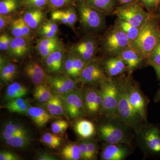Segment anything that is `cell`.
<instances>
[{"mask_svg":"<svg viewBox=\"0 0 160 160\" xmlns=\"http://www.w3.org/2000/svg\"><path fill=\"white\" fill-rule=\"evenodd\" d=\"M17 66L7 58L1 55L0 57V78L1 82L7 84L10 82L17 75Z\"/></svg>","mask_w":160,"mask_h":160,"instance_id":"obj_20","label":"cell"},{"mask_svg":"<svg viewBox=\"0 0 160 160\" xmlns=\"http://www.w3.org/2000/svg\"><path fill=\"white\" fill-rule=\"evenodd\" d=\"M22 8L20 0H0V14L14 15Z\"/></svg>","mask_w":160,"mask_h":160,"instance_id":"obj_32","label":"cell"},{"mask_svg":"<svg viewBox=\"0 0 160 160\" xmlns=\"http://www.w3.org/2000/svg\"><path fill=\"white\" fill-rule=\"evenodd\" d=\"M103 113L109 117L117 116L118 88L116 80L107 77L100 83Z\"/></svg>","mask_w":160,"mask_h":160,"instance_id":"obj_5","label":"cell"},{"mask_svg":"<svg viewBox=\"0 0 160 160\" xmlns=\"http://www.w3.org/2000/svg\"><path fill=\"white\" fill-rule=\"evenodd\" d=\"M146 61L152 66H160V39Z\"/></svg>","mask_w":160,"mask_h":160,"instance_id":"obj_41","label":"cell"},{"mask_svg":"<svg viewBox=\"0 0 160 160\" xmlns=\"http://www.w3.org/2000/svg\"><path fill=\"white\" fill-rule=\"evenodd\" d=\"M99 42L100 49L105 56H118L130 43L127 35L114 25L106 29Z\"/></svg>","mask_w":160,"mask_h":160,"instance_id":"obj_4","label":"cell"},{"mask_svg":"<svg viewBox=\"0 0 160 160\" xmlns=\"http://www.w3.org/2000/svg\"><path fill=\"white\" fill-rule=\"evenodd\" d=\"M83 2L90 7L102 12L107 16L113 14L118 6L116 0H85Z\"/></svg>","mask_w":160,"mask_h":160,"instance_id":"obj_25","label":"cell"},{"mask_svg":"<svg viewBox=\"0 0 160 160\" xmlns=\"http://www.w3.org/2000/svg\"><path fill=\"white\" fill-rule=\"evenodd\" d=\"M119 144H109L103 149L101 154L104 160H122L126 158L129 151L125 146Z\"/></svg>","mask_w":160,"mask_h":160,"instance_id":"obj_21","label":"cell"},{"mask_svg":"<svg viewBox=\"0 0 160 160\" xmlns=\"http://www.w3.org/2000/svg\"><path fill=\"white\" fill-rule=\"evenodd\" d=\"M157 99L158 100H160V89L158 92V93L157 96Z\"/></svg>","mask_w":160,"mask_h":160,"instance_id":"obj_58","label":"cell"},{"mask_svg":"<svg viewBox=\"0 0 160 160\" xmlns=\"http://www.w3.org/2000/svg\"><path fill=\"white\" fill-rule=\"evenodd\" d=\"M13 37L6 33H2L0 36V50L1 51H7L9 49Z\"/></svg>","mask_w":160,"mask_h":160,"instance_id":"obj_50","label":"cell"},{"mask_svg":"<svg viewBox=\"0 0 160 160\" xmlns=\"http://www.w3.org/2000/svg\"><path fill=\"white\" fill-rule=\"evenodd\" d=\"M79 145L82 153V159L89 160V152L86 139H84V140L81 141Z\"/></svg>","mask_w":160,"mask_h":160,"instance_id":"obj_53","label":"cell"},{"mask_svg":"<svg viewBox=\"0 0 160 160\" xmlns=\"http://www.w3.org/2000/svg\"><path fill=\"white\" fill-rule=\"evenodd\" d=\"M128 96L129 102L136 112L142 120H146L145 101L137 87L133 86L131 80L128 78Z\"/></svg>","mask_w":160,"mask_h":160,"instance_id":"obj_14","label":"cell"},{"mask_svg":"<svg viewBox=\"0 0 160 160\" xmlns=\"http://www.w3.org/2000/svg\"><path fill=\"white\" fill-rule=\"evenodd\" d=\"M75 6L80 25L84 31L96 34L105 29L106 13L81 1H77Z\"/></svg>","mask_w":160,"mask_h":160,"instance_id":"obj_3","label":"cell"},{"mask_svg":"<svg viewBox=\"0 0 160 160\" xmlns=\"http://www.w3.org/2000/svg\"><path fill=\"white\" fill-rule=\"evenodd\" d=\"M144 140L147 148L155 153L160 152V131L157 127H149L144 134Z\"/></svg>","mask_w":160,"mask_h":160,"instance_id":"obj_23","label":"cell"},{"mask_svg":"<svg viewBox=\"0 0 160 160\" xmlns=\"http://www.w3.org/2000/svg\"><path fill=\"white\" fill-rule=\"evenodd\" d=\"M38 160H57L58 158L54 155L48 152H42L38 155L37 158Z\"/></svg>","mask_w":160,"mask_h":160,"instance_id":"obj_54","label":"cell"},{"mask_svg":"<svg viewBox=\"0 0 160 160\" xmlns=\"http://www.w3.org/2000/svg\"><path fill=\"white\" fill-rule=\"evenodd\" d=\"M22 17L35 33L47 20V14L44 9L40 8L26 9Z\"/></svg>","mask_w":160,"mask_h":160,"instance_id":"obj_15","label":"cell"},{"mask_svg":"<svg viewBox=\"0 0 160 160\" xmlns=\"http://www.w3.org/2000/svg\"><path fill=\"white\" fill-rule=\"evenodd\" d=\"M48 83L44 82L38 85L35 89L33 96L35 99L39 102L46 103L49 101L53 95L50 85Z\"/></svg>","mask_w":160,"mask_h":160,"instance_id":"obj_31","label":"cell"},{"mask_svg":"<svg viewBox=\"0 0 160 160\" xmlns=\"http://www.w3.org/2000/svg\"><path fill=\"white\" fill-rule=\"evenodd\" d=\"M86 140L89 152V160L95 159L98 151L96 143L92 140Z\"/></svg>","mask_w":160,"mask_h":160,"instance_id":"obj_51","label":"cell"},{"mask_svg":"<svg viewBox=\"0 0 160 160\" xmlns=\"http://www.w3.org/2000/svg\"><path fill=\"white\" fill-rule=\"evenodd\" d=\"M102 60L108 78H112L128 71L126 63L118 56H105Z\"/></svg>","mask_w":160,"mask_h":160,"instance_id":"obj_16","label":"cell"},{"mask_svg":"<svg viewBox=\"0 0 160 160\" xmlns=\"http://www.w3.org/2000/svg\"><path fill=\"white\" fill-rule=\"evenodd\" d=\"M42 141L49 148L55 149L61 145L62 139L57 134L46 132L42 137Z\"/></svg>","mask_w":160,"mask_h":160,"instance_id":"obj_38","label":"cell"},{"mask_svg":"<svg viewBox=\"0 0 160 160\" xmlns=\"http://www.w3.org/2000/svg\"><path fill=\"white\" fill-rule=\"evenodd\" d=\"M30 106L28 100L21 98L7 102L5 108L12 112L27 114Z\"/></svg>","mask_w":160,"mask_h":160,"instance_id":"obj_27","label":"cell"},{"mask_svg":"<svg viewBox=\"0 0 160 160\" xmlns=\"http://www.w3.org/2000/svg\"><path fill=\"white\" fill-rule=\"evenodd\" d=\"M9 28L10 33L13 37L24 38L20 24V17L15 19L10 24Z\"/></svg>","mask_w":160,"mask_h":160,"instance_id":"obj_44","label":"cell"},{"mask_svg":"<svg viewBox=\"0 0 160 160\" xmlns=\"http://www.w3.org/2000/svg\"><path fill=\"white\" fill-rule=\"evenodd\" d=\"M66 51L64 45L44 59L46 71L50 74H61L63 72L64 59Z\"/></svg>","mask_w":160,"mask_h":160,"instance_id":"obj_12","label":"cell"},{"mask_svg":"<svg viewBox=\"0 0 160 160\" xmlns=\"http://www.w3.org/2000/svg\"><path fill=\"white\" fill-rule=\"evenodd\" d=\"M24 71L33 84L38 85L46 82L47 75L42 67L36 61L32 60L26 63L24 66Z\"/></svg>","mask_w":160,"mask_h":160,"instance_id":"obj_19","label":"cell"},{"mask_svg":"<svg viewBox=\"0 0 160 160\" xmlns=\"http://www.w3.org/2000/svg\"><path fill=\"white\" fill-rule=\"evenodd\" d=\"M20 158L17 155L9 150H2L0 152L1 160H18Z\"/></svg>","mask_w":160,"mask_h":160,"instance_id":"obj_52","label":"cell"},{"mask_svg":"<svg viewBox=\"0 0 160 160\" xmlns=\"http://www.w3.org/2000/svg\"><path fill=\"white\" fill-rule=\"evenodd\" d=\"M46 82L60 94H65L69 92L67 88L64 86L61 80L58 78L57 75H47Z\"/></svg>","mask_w":160,"mask_h":160,"instance_id":"obj_36","label":"cell"},{"mask_svg":"<svg viewBox=\"0 0 160 160\" xmlns=\"http://www.w3.org/2000/svg\"><path fill=\"white\" fill-rule=\"evenodd\" d=\"M118 6H124L131 3L139 2V0H116Z\"/></svg>","mask_w":160,"mask_h":160,"instance_id":"obj_55","label":"cell"},{"mask_svg":"<svg viewBox=\"0 0 160 160\" xmlns=\"http://www.w3.org/2000/svg\"><path fill=\"white\" fill-rule=\"evenodd\" d=\"M126 63L128 72L130 75L137 69L144 61H146L135 49L129 46L118 55Z\"/></svg>","mask_w":160,"mask_h":160,"instance_id":"obj_18","label":"cell"},{"mask_svg":"<svg viewBox=\"0 0 160 160\" xmlns=\"http://www.w3.org/2000/svg\"><path fill=\"white\" fill-rule=\"evenodd\" d=\"M151 14L139 2L118 6L113 14L132 26L139 28L146 23Z\"/></svg>","mask_w":160,"mask_h":160,"instance_id":"obj_6","label":"cell"},{"mask_svg":"<svg viewBox=\"0 0 160 160\" xmlns=\"http://www.w3.org/2000/svg\"><path fill=\"white\" fill-rule=\"evenodd\" d=\"M100 137L108 144H121L126 142V135L125 130L112 123L103 124L100 126Z\"/></svg>","mask_w":160,"mask_h":160,"instance_id":"obj_11","label":"cell"},{"mask_svg":"<svg viewBox=\"0 0 160 160\" xmlns=\"http://www.w3.org/2000/svg\"><path fill=\"white\" fill-rule=\"evenodd\" d=\"M127 80L128 78L125 75L121 76L116 80L118 88L117 117L132 129L139 130L142 119L129 102Z\"/></svg>","mask_w":160,"mask_h":160,"instance_id":"obj_2","label":"cell"},{"mask_svg":"<svg viewBox=\"0 0 160 160\" xmlns=\"http://www.w3.org/2000/svg\"><path fill=\"white\" fill-rule=\"evenodd\" d=\"M59 28L58 23L52 20H47L38 29L36 35L40 38H52L58 37Z\"/></svg>","mask_w":160,"mask_h":160,"instance_id":"obj_28","label":"cell"},{"mask_svg":"<svg viewBox=\"0 0 160 160\" xmlns=\"http://www.w3.org/2000/svg\"><path fill=\"white\" fill-rule=\"evenodd\" d=\"M61 95L64 101L66 113L70 118H79L85 114L86 112L82 89H76Z\"/></svg>","mask_w":160,"mask_h":160,"instance_id":"obj_8","label":"cell"},{"mask_svg":"<svg viewBox=\"0 0 160 160\" xmlns=\"http://www.w3.org/2000/svg\"><path fill=\"white\" fill-rule=\"evenodd\" d=\"M57 76L62 82L64 86L66 87L69 91L77 89V81H75L65 74L63 75L61 74H57Z\"/></svg>","mask_w":160,"mask_h":160,"instance_id":"obj_48","label":"cell"},{"mask_svg":"<svg viewBox=\"0 0 160 160\" xmlns=\"http://www.w3.org/2000/svg\"><path fill=\"white\" fill-rule=\"evenodd\" d=\"M19 134L28 135V133L18 131L15 127L13 123L10 122L5 124L1 134L2 138L4 141L13 136Z\"/></svg>","mask_w":160,"mask_h":160,"instance_id":"obj_39","label":"cell"},{"mask_svg":"<svg viewBox=\"0 0 160 160\" xmlns=\"http://www.w3.org/2000/svg\"><path fill=\"white\" fill-rule=\"evenodd\" d=\"M154 15H155L157 18L158 19L159 22H160V5L158 6V7L157 10Z\"/></svg>","mask_w":160,"mask_h":160,"instance_id":"obj_57","label":"cell"},{"mask_svg":"<svg viewBox=\"0 0 160 160\" xmlns=\"http://www.w3.org/2000/svg\"><path fill=\"white\" fill-rule=\"evenodd\" d=\"M27 115L38 127H42L52 118V115L46 109L39 107L30 106Z\"/></svg>","mask_w":160,"mask_h":160,"instance_id":"obj_24","label":"cell"},{"mask_svg":"<svg viewBox=\"0 0 160 160\" xmlns=\"http://www.w3.org/2000/svg\"><path fill=\"white\" fill-rule=\"evenodd\" d=\"M61 154L65 160H78L82 158L79 145L77 143H69L66 145L61 150Z\"/></svg>","mask_w":160,"mask_h":160,"instance_id":"obj_33","label":"cell"},{"mask_svg":"<svg viewBox=\"0 0 160 160\" xmlns=\"http://www.w3.org/2000/svg\"><path fill=\"white\" fill-rule=\"evenodd\" d=\"M63 45L62 42L58 37L52 38H40L35 48L38 54L44 59Z\"/></svg>","mask_w":160,"mask_h":160,"instance_id":"obj_17","label":"cell"},{"mask_svg":"<svg viewBox=\"0 0 160 160\" xmlns=\"http://www.w3.org/2000/svg\"><path fill=\"white\" fill-rule=\"evenodd\" d=\"M43 104L45 109L52 116L59 117L66 112L62 98L58 92L53 93L51 98Z\"/></svg>","mask_w":160,"mask_h":160,"instance_id":"obj_22","label":"cell"},{"mask_svg":"<svg viewBox=\"0 0 160 160\" xmlns=\"http://www.w3.org/2000/svg\"><path fill=\"white\" fill-rule=\"evenodd\" d=\"M160 39L159 21L154 14H151L149 19L141 27L137 38L130 42V46L146 61Z\"/></svg>","mask_w":160,"mask_h":160,"instance_id":"obj_1","label":"cell"},{"mask_svg":"<svg viewBox=\"0 0 160 160\" xmlns=\"http://www.w3.org/2000/svg\"><path fill=\"white\" fill-rule=\"evenodd\" d=\"M107 78L102 63L99 58L91 60L86 64L79 78L83 85L100 84Z\"/></svg>","mask_w":160,"mask_h":160,"instance_id":"obj_9","label":"cell"},{"mask_svg":"<svg viewBox=\"0 0 160 160\" xmlns=\"http://www.w3.org/2000/svg\"><path fill=\"white\" fill-rule=\"evenodd\" d=\"M75 130L81 138L88 139L95 133V127L93 123L87 120H81L76 123Z\"/></svg>","mask_w":160,"mask_h":160,"instance_id":"obj_29","label":"cell"},{"mask_svg":"<svg viewBox=\"0 0 160 160\" xmlns=\"http://www.w3.org/2000/svg\"><path fill=\"white\" fill-rule=\"evenodd\" d=\"M27 87L21 83L14 82L9 84L6 89L4 99L6 102L23 98L28 93Z\"/></svg>","mask_w":160,"mask_h":160,"instance_id":"obj_26","label":"cell"},{"mask_svg":"<svg viewBox=\"0 0 160 160\" xmlns=\"http://www.w3.org/2000/svg\"><path fill=\"white\" fill-rule=\"evenodd\" d=\"M23 8H31L45 9L47 8L48 0H20Z\"/></svg>","mask_w":160,"mask_h":160,"instance_id":"obj_42","label":"cell"},{"mask_svg":"<svg viewBox=\"0 0 160 160\" xmlns=\"http://www.w3.org/2000/svg\"><path fill=\"white\" fill-rule=\"evenodd\" d=\"M68 21V26L72 29H74L76 23L79 20L77 10L75 6H72L64 9Z\"/></svg>","mask_w":160,"mask_h":160,"instance_id":"obj_40","label":"cell"},{"mask_svg":"<svg viewBox=\"0 0 160 160\" xmlns=\"http://www.w3.org/2000/svg\"><path fill=\"white\" fill-rule=\"evenodd\" d=\"M84 105L86 112L94 114L101 110L102 99L100 89L89 86L83 90Z\"/></svg>","mask_w":160,"mask_h":160,"instance_id":"obj_13","label":"cell"},{"mask_svg":"<svg viewBox=\"0 0 160 160\" xmlns=\"http://www.w3.org/2000/svg\"><path fill=\"white\" fill-rule=\"evenodd\" d=\"M85 0H77V1H81V2H84Z\"/></svg>","mask_w":160,"mask_h":160,"instance_id":"obj_59","label":"cell"},{"mask_svg":"<svg viewBox=\"0 0 160 160\" xmlns=\"http://www.w3.org/2000/svg\"><path fill=\"white\" fill-rule=\"evenodd\" d=\"M72 54L82 59L86 63L95 58L100 50L99 40L95 34L87 33L68 49Z\"/></svg>","mask_w":160,"mask_h":160,"instance_id":"obj_7","label":"cell"},{"mask_svg":"<svg viewBox=\"0 0 160 160\" xmlns=\"http://www.w3.org/2000/svg\"><path fill=\"white\" fill-rule=\"evenodd\" d=\"M15 19L14 15L0 14V31L1 33L4 32L6 28H9Z\"/></svg>","mask_w":160,"mask_h":160,"instance_id":"obj_49","label":"cell"},{"mask_svg":"<svg viewBox=\"0 0 160 160\" xmlns=\"http://www.w3.org/2000/svg\"><path fill=\"white\" fill-rule=\"evenodd\" d=\"M32 47L31 41L24 38L13 37L6 52V56L16 61L23 59L31 53Z\"/></svg>","mask_w":160,"mask_h":160,"instance_id":"obj_10","label":"cell"},{"mask_svg":"<svg viewBox=\"0 0 160 160\" xmlns=\"http://www.w3.org/2000/svg\"><path fill=\"white\" fill-rule=\"evenodd\" d=\"M71 53L72 55V61H73L76 79L77 81H78L79 80L81 73L87 63L80 58L72 54V53Z\"/></svg>","mask_w":160,"mask_h":160,"instance_id":"obj_43","label":"cell"},{"mask_svg":"<svg viewBox=\"0 0 160 160\" xmlns=\"http://www.w3.org/2000/svg\"><path fill=\"white\" fill-rule=\"evenodd\" d=\"M63 73L69 78L77 81L75 75L74 66L71 52L69 50L66 51L65 59H64Z\"/></svg>","mask_w":160,"mask_h":160,"instance_id":"obj_37","label":"cell"},{"mask_svg":"<svg viewBox=\"0 0 160 160\" xmlns=\"http://www.w3.org/2000/svg\"><path fill=\"white\" fill-rule=\"evenodd\" d=\"M5 142L7 145L14 148H24L30 144V139L28 135L19 134L9 138Z\"/></svg>","mask_w":160,"mask_h":160,"instance_id":"obj_34","label":"cell"},{"mask_svg":"<svg viewBox=\"0 0 160 160\" xmlns=\"http://www.w3.org/2000/svg\"><path fill=\"white\" fill-rule=\"evenodd\" d=\"M77 0H48L47 8L51 12L76 6Z\"/></svg>","mask_w":160,"mask_h":160,"instance_id":"obj_35","label":"cell"},{"mask_svg":"<svg viewBox=\"0 0 160 160\" xmlns=\"http://www.w3.org/2000/svg\"><path fill=\"white\" fill-rule=\"evenodd\" d=\"M141 4L148 12L155 14L160 5V0H139Z\"/></svg>","mask_w":160,"mask_h":160,"instance_id":"obj_46","label":"cell"},{"mask_svg":"<svg viewBox=\"0 0 160 160\" xmlns=\"http://www.w3.org/2000/svg\"><path fill=\"white\" fill-rule=\"evenodd\" d=\"M69 126V123L65 120H57L52 124L51 130L55 134H61L66 132Z\"/></svg>","mask_w":160,"mask_h":160,"instance_id":"obj_45","label":"cell"},{"mask_svg":"<svg viewBox=\"0 0 160 160\" xmlns=\"http://www.w3.org/2000/svg\"><path fill=\"white\" fill-rule=\"evenodd\" d=\"M114 25L127 35L130 42L137 38L141 28L133 26L125 20L118 18L115 21Z\"/></svg>","mask_w":160,"mask_h":160,"instance_id":"obj_30","label":"cell"},{"mask_svg":"<svg viewBox=\"0 0 160 160\" xmlns=\"http://www.w3.org/2000/svg\"><path fill=\"white\" fill-rule=\"evenodd\" d=\"M51 19L57 22L68 26V21L64 9H58L52 12Z\"/></svg>","mask_w":160,"mask_h":160,"instance_id":"obj_47","label":"cell"},{"mask_svg":"<svg viewBox=\"0 0 160 160\" xmlns=\"http://www.w3.org/2000/svg\"><path fill=\"white\" fill-rule=\"evenodd\" d=\"M152 67L155 70L158 78L160 79V66H153Z\"/></svg>","mask_w":160,"mask_h":160,"instance_id":"obj_56","label":"cell"}]
</instances>
